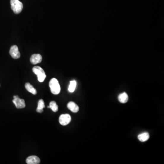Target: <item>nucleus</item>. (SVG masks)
Masks as SVG:
<instances>
[{
  "instance_id": "obj_1",
  "label": "nucleus",
  "mask_w": 164,
  "mask_h": 164,
  "mask_svg": "<svg viewBox=\"0 0 164 164\" xmlns=\"http://www.w3.org/2000/svg\"><path fill=\"white\" fill-rule=\"evenodd\" d=\"M49 87L52 93L53 94H59L61 91V87L58 80L55 78H53L49 82Z\"/></svg>"
},
{
  "instance_id": "obj_2",
  "label": "nucleus",
  "mask_w": 164,
  "mask_h": 164,
  "mask_svg": "<svg viewBox=\"0 0 164 164\" xmlns=\"http://www.w3.org/2000/svg\"><path fill=\"white\" fill-rule=\"evenodd\" d=\"M11 8L14 13L19 14L23 8V4L19 0H11Z\"/></svg>"
},
{
  "instance_id": "obj_3",
  "label": "nucleus",
  "mask_w": 164,
  "mask_h": 164,
  "mask_svg": "<svg viewBox=\"0 0 164 164\" xmlns=\"http://www.w3.org/2000/svg\"><path fill=\"white\" fill-rule=\"evenodd\" d=\"M34 73L36 75L38 80L39 82H43L46 78L45 73L42 68L39 66H35L33 69Z\"/></svg>"
},
{
  "instance_id": "obj_4",
  "label": "nucleus",
  "mask_w": 164,
  "mask_h": 164,
  "mask_svg": "<svg viewBox=\"0 0 164 164\" xmlns=\"http://www.w3.org/2000/svg\"><path fill=\"white\" fill-rule=\"evenodd\" d=\"M13 98L14 99L12 100V102L17 109L24 108L26 106V104L24 99H21L17 95L14 96Z\"/></svg>"
},
{
  "instance_id": "obj_5",
  "label": "nucleus",
  "mask_w": 164,
  "mask_h": 164,
  "mask_svg": "<svg viewBox=\"0 0 164 164\" xmlns=\"http://www.w3.org/2000/svg\"><path fill=\"white\" fill-rule=\"evenodd\" d=\"M71 121V117L69 114H63L59 118V122L62 125H67Z\"/></svg>"
},
{
  "instance_id": "obj_6",
  "label": "nucleus",
  "mask_w": 164,
  "mask_h": 164,
  "mask_svg": "<svg viewBox=\"0 0 164 164\" xmlns=\"http://www.w3.org/2000/svg\"><path fill=\"white\" fill-rule=\"evenodd\" d=\"M9 53L11 57L14 59H18L20 57V53L17 46L13 45L11 47Z\"/></svg>"
},
{
  "instance_id": "obj_7",
  "label": "nucleus",
  "mask_w": 164,
  "mask_h": 164,
  "mask_svg": "<svg viewBox=\"0 0 164 164\" xmlns=\"http://www.w3.org/2000/svg\"><path fill=\"white\" fill-rule=\"evenodd\" d=\"M42 61V57L39 54H34L31 55L30 58L31 63L33 64L40 63Z\"/></svg>"
},
{
  "instance_id": "obj_8",
  "label": "nucleus",
  "mask_w": 164,
  "mask_h": 164,
  "mask_svg": "<svg viewBox=\"0 0 164 164\" xmlns=\"http://www.w3.org/2000/svg\"><path fill=\"white\" fill-rule=\"evenodd\" d=\"M26 162L28 164H39L40 163V159L37 156L31 155L27 158Z\"/></svg>"
},
{
  "instance_id": "obj_9",
  "label": "nucleus",
  "mask_w": 164,
  "mask_h": 164,
  "mask_svg": "<svg viewBox=\"0 0 164 164\" xmlns=\"http://www.w3.org/2000/svg\"><path fill=\"white\" fill-rule=\"evenodd\" d=\"M68 108L74 113H77L79 111V107L74 102H70L67 105Z\"/></svg>"
},
{
  "instance_id": "obj_10",
  "label": "nucleus",
  "mask_w": 164,
  "mask_h": 164,
  "mask_svg": "<svg viewBox=\"0 0 164 164\" xmlns=\"http://www.w3.org/2000/svg\"><path fill=\"white\" fill-rule=\"evenodd\" d=\"M128 99H129V97H128V94L126 93H120L118 96L119 101L121 103L125 104L127 103L128 102Z\"/></svg>"
},
{
  "instance_id": "obj_11",
  "label": "nucleus",
  "mask_w": 164,
  "mask_h": 164,
  "mask_svg": "<svg viewBox=\"0 0 164 164\" xmlns=\"http://www.w3.org/2000/svg\"><path fill=\"white\" fill-rule=\"evenodd\" d=\"M149 134L148 133H142V134H140L138 136V138L139 141H141V142H145L146 141H148L149 140Z\"/></svg>"
},
{
  "instance_id": "obj_12",
  "label": "nucleus",
  "mask_w": 164,
  "mask_h": 164,
  "mask_svg": "<svg viewBox=\"0 0 164 164\" xmlns=\"http://www.w3.org/2000/svg\"><path fill=\"white\" fill-rule=\"evenodd\" d=\"M45 107L44 102L42 99H40L39 100V103H38V107L36 109V112L37 113H42L43 112V109Z\"/></svg>"
},
{
  "instance_id": "obj_13",
  "label": "nucleus",
  "mask_w": 164,
  "mask_h": 164,
  "mask_svg": "<svg viewBox=\"0 0 164 164\" xmlns=\"http://www.w3.org/2000/svg\"><path fill=\"white\" fill-rule=\"evenodd\" d=\"M25 87H26V90L29 92L31 93L32 94L36 95L37 93V91H36V90L30 83H26L25 84Z\"/></svg>"
},
{
  "instance_id": "obj_14",
  "label": "nucleus",
  "mask_w": 164,
  "mask_h": 164,
  "mask_svg": "<svg viewBox=\"0 0 164 164\" xmlns=\"http://www.w3.org/2000/svg\"><path fill=\"white\" fill-rule=\"evenodd\" d=\"M77 85V83L75 80H73L70 81V84L69 85L68 90L69 92L73 93L75 90L76 87Z\"/></svg>"
},
{
  "instance_id": "obj_15",
  "label": "nucleus",
  "mask_w": 164,
  "mask_h": 164,
  "mask_svg": "<svg viewBox=\"0 0 164 164\" xmlns=\"http://www.w3.org/2000/svg\"><path fill=\"white\" fill-rule=\"evenodd\" d=\"M47 108L51 109L54 112H57L58 111V106L56 102L54 101H52L50 103L49 106H47Z\"/></svg>"
}]
</instances>
